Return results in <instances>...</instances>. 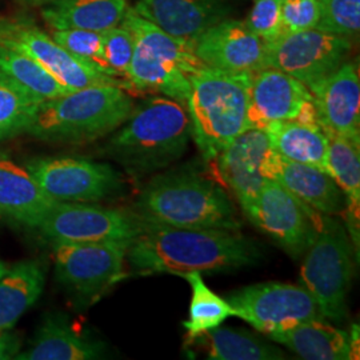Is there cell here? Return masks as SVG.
Instances as JSON below:
<instances>
[{
    "label": "cell",
    "instance_id": "obj_1",
    "mask_svg": "<svg viewBox=\"0 0 360 360\" xmlns=\"http://www.w3.org/2000/svg\"><path fill=\"white\" fill-rule=\"evenodd\" d=\"M257 259V245L238 231L178 229L143 219L126 257L132 269L143 275L179 276L239 270Z\"/></svg>",
    "mask_w": 360,
    "mask_h": 360
},
{
    "label": "cell",
    "instance_id": "obj_2",
    "mask_svg": "<svg viewBox=\"0 0 360 360\" xmlns=\"http://www.w3.org/2000/svg\"><path fill=\"white\" fill-rule=\"evenodd\" d=\"M143 220L193 230L239 231L240 220L231 198L195 169L178 168L155 175L136 200Z\"/></svg>",
    "mask_w": 360,
    "mask_h": 360
},
{
    "label": "cell",
    "instance_id": "obj_3",
    "mask_svg": "<svg viewBox=\"0 0 360 360\" xmlns=\"http://www.w3.org/2000/svg\"><path fill=\"white\" fill-rule=\"evenodd\" d=\"M191 138V122L184 104L168 96H155L132 108L107 143L105 153L132 176L143 178L179 160Z\"/></svg>",
    "mask_w": 360,
    "mask_h": 360
},
{
    "label": "cell",
    "instance_id": "obj_4",
    "mask_svg": "<svg viewBox=\"0 0 360 360\" xmlns=\"http://www.w3.org/2000/svg\"><path fill=\"white\" fill-rule=\"evenodd\" d=\"M132 108L124 89L91 86L43 102L27 134L51 144H87L119 129Z\"/></svg>",
    "mask_w": 360,
    "mask_h": 360
},
{
    "label": "cell",
    "instance_id": "obj_5",
    "mask_svg": "<svg viewBox=\"0 0 360 360\" xmlns=\"http://www.w3.org/2000/svg\"><path fill=\"white\" fill-rule=\"evenodd\" d=\"M252 72H230L208 65L190 77L186 101L191 135L205 159L221 150L247 129Z\"/></svg>",
    "mask_w": 360,
    "mask_h": 360
},
{
    "label": "cell",
    "instance_id": "obj_6",
    "mask_svg": "<svg viewBox=\"0 0 360 360\" xmlns=\"http://www.w3.org/2000/svg\"><path fill=\"white\" fill-rule=\"evenodd\" d=\"M120 23L134 37L126 77L129 90L160 92L186 104L190 77L206 65L195 55L193 41L169 35L129 7Z\"/></svg>",
    "mask_w": 360,
    "mask_h": 360
},
{
    "label": "cell",
    "instance_id": "obj_7",
    "mask_svg": "<svg viewBox=\"0 0 360 360\" xmlns=\"http://www.w3.org/2000/svg\"><path fill=\"white\" fill-rule=\"evenodd\" d=\"M355 272V248L347 229L323 215L322 227L304 254L300 279L321 315L331 322L347 318L348 294Z\"/></svg>",
    "mask_w": 360,
    "mask_h": 360
},
{
    "label": "cell",
    "instance_id": "obj_8",
    "mask_svg": "<svg viewBox=\"0 0 360 360\" xmlns=\"http://www.w3.org/2000/svg\"><path fill=\"white\" fill-rule=\"evenodd\" d=\"M349 50L351 39L316 28L284 32L264 43V68L283 71L311 90L345 63Z\"/></svg>",
    "mask_w": 360,
    "mask_h": 360
},
{
    "label": "cell",
    "instance_id": "obj_9",
    "mask_svg": "<svg viewBox=\"0 0 360 360\" xmlns=\"http://www.w3.org/2000/svg\"><path fill=\"white\" fill-rule=\"evenodd\" d=\"M226 300L233 309V316L266 335L283 331L299 323L322 319L314 296L297 284H252L233 291Z\"/></svg>",
    "mask_w": 360,
    "mask_h": 360
},
{
    "label": "cell",
    "instance_id": "obj_10",
    "mask_svg": "<svg viewBox=\"0 0 360 360\" xmlns=\"http://www.w3.org/2000/svg\"><path fill=\"white\" fill-rule=\"evenodd\" d=\"M129 247L120 242H52L56 278L79 299H96L122 279Z\"/></svg>",
    "mask_w": 360,
    "mask_h": 360
},
{
    "label": "cell",
    "instance_id": "obj_11",
    "mask_svg": "<svg viewBox=\"0 0 360 360\" xmlns=\"http://www.w3.org/2000/svg\"><path fill=\"white\" fill-rule=\"evenodd\" d=\"M142 227L135 212L89 206L75 202H56L34 230L51 242H120L131 245Z\"/></svg>",
    "mask_w": 360,
    "mask_h": 360
},
{
    "label": "cell",
    "instance_id": "obj_12",
    "mask_svg": "<svg viewBox=\"0 0 360 360\" xmlns=\"http://www.w3.org/2000/svg\"><path fill=\"white\" fill-rule=\"evenodd\" d=\"M243 214L292 257L307 252L322 227V214L304 205L274 179L266 181Z\"/></svg>",
    "mask_w": 360,
    "mask_h": 360
},
{
    "label": "cell",
    "instance_id": "obj_13",
    "mask_svg": "<svg viewBox=\"0 0 360 360\" xmlns=\"http://www.w3.org/2000/svg\"><path fill=\"white\" fill-rule=\"evenodd\" d=\"M25 167L44 193L58 202L95 203L120 193L123 187L119 172L110 165L89 159L34 158Z\"/></svg>",
    "mask_w": 360,
    "mask_h": 360
},
{
    "label": "cell",
    "instance_id": "obj_14",
    "mask_svg": "<svg viewBox=\"0 0 360 360\" xmlns=\"http://www.w3.org/2000/svg\"><path fill=\"white\" fill-rule=\"evenodd\" d=\"M0 44L25 52L34 58L70 91L104 84L119 86L124 90L127 89L124 80L101 72L59 46L38 27L30 23L0 19Z\"/></svg>",
    "mask_w": 360,
    "mask_h": 360
},
{
    "label": "cell",
    "instance_id": "obj_15",
    "mask_svg": "<svg viewBox=\"0 0 360 360\" xmlns=\"http://www.w3.org/2000/svg\"><path fill=\"white\" fill-rule=\"evenodd\" d=\"M285 120L319 124L309 87L270 67L252 72L247 129H266L270 123Z\"/></svg>",
    "mask_w": 360,
    "mask_h": 360
},
{
    "label": "cell",
    "instance_id": "obj_16",
    "mask_svg": "<svg viewBox=\"0 0 360 360\" xmlns=\"http://www.w3.org/2000/svg\"><path fill=\"white\" fill-rule=\"evenodd\" d=\"M275 156L269 134L263 129H247L217 156L223 181L245 212L267 180Z\"/></svg>",
    "mask_w": 360,
    "mask_h": 360
},
{
    "label": "cell",
    "instance_id": "obj_17",
    "mask_svg": "<svg viewBox=\"0 0 360 360\" xmlns=\"http://www.w3.org/2000/svg\"><path fill=\"white\" fill-rule=\"evenodd\" d=\"M316 120L327 136L360 146V80L358 67L343 63L311 89Z\"/></svg>",
    "mask_w": 360,
    "mask_h": 360
},
{
    "label": "cell",
    "instance_id": "obj_18",
    "mask_svg": "<svg viewBox=\"0 0 360 360\" xmlns=\"http://www.w3.org/2000/svg\"><path fill=\"white\" fill-rule=\"evenodd\" d=\"M195 55L211 68L255 72L264 68V41L243 22L223 20L193 40Z\"/></svg>",
    "mask_w": 360,
    "mask_h": 360
},
{
    "label": "cell",
    "instance_id": "obj_19",
    "mask_svg": "<svg viewBox=\"0 0 360 360\" xmlns=\"http://www.w3.org/2000/svg\"><path fill=\"white\" fill-rule=\"evenodd\" d=\"M132 8L169 35L193 41L226 20L229 0H138Z\"/></svg>",
    "mask_w": 360,
    "mask_h": 360
},
{
    "label": "cell",
    "instance_id": "obj_20",
    "mask_svg": "<svg viewBox=\"0 0 360 360\" xmlns=\"http://www.w3.org/2000/svg\"><path fill=\"white\" fill-rule=\"evenodd\" d=\"M271 179L322 215L333 217L345 211L346 199L328 172L294 162L276 154L271 163Z\"/></svg>",
    "mask_w": 360,
    "mask_h": 360
},
{
    "label": "cell",
    "instance_id": "obj_21",
    "mask_svg": "<svg viewBox=\"0 0 360 360\" xmlns=\"http://www.w3.org/2000/svg\"><path fill=\"white\" fill-rule=\"evenodd\" d=\"M58 200L38 184L25 166L0 155V217L34 229Z\"/></svg>",
    "mask_w": 360,
    "mask_h": 360
},
{
    "label": "cell",
    "instance_id": "obj_22",
    "mask_svg": "<svg viewBox=\"0 0 360 360\" xmlns=\"http://www.w3.org/2000/svg\"><path fill=\"white\" fill-rule=\"evenodd\" d=\"M358 335V328L355 336ZM272 342L288 348L302 359L349 360L356 358L354 333L340 330L321 319L299 323L267 335Z\"/></svg>",
    "mask_w": 360,
    "mask_h": 360
},
{
    "label": "cell",
    "instance_id": "obj_23",
    "mask_svg": "<svg viewBox=\"0 0 360 360\" xmlns=\"http://www.w3.org/2000/svg\"><path fill=\"white\" fill-rule=\"evenodd\" d=\"M104 354V345L89 335L82 334L63 318L50 316L40 324L34 340L18 360H91Z\"/></svg>",
    "mask_w": 360,
    "mask_h": 360
},
{
    "label": "cell",
    "instance_id": "obj_24",
    "mask_svg": "<svg viewBox=\"0 0 360 360\" xmlns=\"http://www.w3.org/2000/svg\"><path fill=\"white\" fill-rule=\"evenodd\" d=\"M127 0H52L41 16L53 31L86 30L104 32L120 25Z\"/></svg>",
    "mask_w": 360,
    "mask_h": 360
},
{
    "label": "cell",
    "instance_id": "obj_25",
    "mask_svg": "<svg viewBox=\"0 0 360 360\" xmlns=\"http://www.w3.org/2000/svg\"><path fill=\"white\" fill-rule=\"evenodd\" d=\"M359 144L340 136H328L326 171L339 186L346 199V229L359 254L360 236V154Z\"/></svg>",
    "mask_w": 360,
    "mask_h": 360
},
{
    "label": "cell",
    "instance_id": "obj_26",
    "mask_svg": "<svg viewBox=\"0 0 360 360\" xmlns=\"http://www.w3.org/2000/svg\"><path fill=\"white\" fill-rule=\"evenodd\" d=\"M41 260H25L0 278V333L11 331L41 295L46 284Z\"/></svg>",
    "mask_w": 360,
    "mask_h": 360
},
{
    "label": "cell",
    "instance_id": "obj_27",
    "mask_svg": "<svg viewBox=\"0 0 360 360\" xmlns=\"http://www.w3.org/2000/svg\"><path fill=\"white\" fill-rule=\"evenodd\" d=\"M263 129L269 134L276 154L326 171L328 136L319 124L285 120L270 123Z\"/></svg>",
    "mask_w": 360,
    "mask_h": 360
},
{
    "label": "cell",
    "instance_id": "obj_28",
    "mask_svg": "<svg viewBox=\"0 0 360 360\" xmlns=\"http://www.w3.org/2000/svg\"><path fill=\"white\" fill-rule=\"evenodd\" d=\"M205 342L208 359L212 360H281L285 359L283 349L269 345L245 330L217 327L199 336Z\"/></svg>",
    "mask_w": 360,
    "mask_h": 360
},
{
    "label": "cell",
    "instance_id": "obj_29",
    "mask_svg": "<svg viewBox=\"0 0 360 360\" xmlns=\"http://www.w3.org/2000/svg\"><path fill=\"white\" fill-rule=\"evenodd\" d=\"M0 71L41 103L71 92L34 58L4 44H0Z\"/></svg>",
    "mask_w": 360,
    "mask_h": 360
},
{
    "label": "cell",
    "instance_id": "obj_30",
    "mask_svg": "<svg viewBox=\"0 0 360 360\" xmlns=\"http://www.w3.org/2000/svg\"><path fill=\"white\" fill-rule=\"evenodd\" d=\"M181 278L191 287L190 314L188 319L183 323V327L191 339H198L233 316L230 303L207 285L200 272H188Z\"/></svg>",
    "mask_w": 360,
    "mask_h": 360
},
{
    "label": "cell",
    "instance_id": "obj_31",
    "mask_svg": "<svg viewBox=\"0 0 360 360\" xmlns=\"http://www.w3.org/2000/svg\"><path fill=\"white\" fill-rule=\"evenodd\" d=\"M41 102L0 71V142L25 134Z\"/></svg>",
    "mask_w": 360,
    "mask_h": 360
},
{
    "label": "cell",
    "instance_id": "obj_32",
    "mask_svg": "<svg viewBox=\"0 0 360 360\" xmlns=\"http://www.w3.org/2000/svg\"><path fill=\"white\" fill-rule=\"evenodd\" d=\"M52 39L83 62L92 65L105 75L116 77L107 65L103 50L102 32L86 30H62L53 31ZM119 79V77H117Z\"/></svg>",
    "mask_w": 360,
    "mask_h": 360
},
{
    "label": "cell",
    "instance_id": "obj_33",
    "mask_svg": "<svg viewBox=\"0 0 360 360\" xmlns=\"http://www.w3.org/2000/svg\"><path fill=\"white\" fill-rule=\"evenodd\" d=\"M319 22L316 30L354 38L359 34L360 0H318Z\"/></svg>",
    "mask_w": 360,
    "mask_h": 360
},
{
    "label": "cell",
    "instance_id": "obj_34",
    "mask_svg": "<svg viewBox=\"0 0 360 360\" xmlns=\"http://www.w3.org/2000/svg\"><path fill=\"white\" fill-rule=\"evenodd\" d=\"M102 35L107 65L116 77H122V80L126 82L129 63L134 53V37L131 31L120 23L104 31Z\"/></svg>",
    "mask_w": 360,
    "mask_h": 360
},
{
    "label": "cell",
    "instance_id": "obj_35",
    "mask_svg": "<svg viewBox=\"0 0 360 360\" xmlns=\"http://www.w3.org/2000/svg\"><path fill=\"white\" fill-rule=\"evenodd\" d=\"M282 4L283 0H257L245 26L264 43L281 37L284 34Z\"/></svg>",
    "mask_w": 360,
    "mask_h": 360
},
{
    "label": "cell",
    "instance_id": "obj_36",
    "mask_svg": "<svg viewBox=\"0 0 360 360\" xmlns=\"http://www.w3.org/2000/svg\"><path fill=\"white\" fill-rule=\"evenodd\" d=\"M284 32H299L315 28L319 22L318 0H283Z\"/></svg>",
    "mask_w": 360,
    "mask_h": 360
},
{
    "label": "cell",
    "instance_id": "obj_37",
    "mask_svg": "<svg viewBox=\"0 0 360 360\" xmlns=\"http://www.w3.org/2000/svg\"><path fill=\"white\" fill-rule=\"evenodd\" d=\"M20 342L11 331L0 333V360L13 359L19 352Z\"/></svg>",
    "mask_w": 360,
    "mask_h": 360
},
{
    "label": "cell",
    "instance_id": "obj_38",
    "mask_svg": "<svg viewBox=\"0 0 360 360\" xmlns=\"http://www.w3.org/2000/svg\"><path fill=\"white\" fill-rule=\"evenodd\" d=\"M19 1L26 3V4H30V6H39V4H47V3H50L52 0H19Z\"/></svg>",
    "mask_w": 360,
    "mask_h": 360
},
{
    "label": "cell",
    "instance_id": "obj_39",
    "mask_svg": "<svg viewBox=\"0 0 360 360\" xmlns=\"http://www.w3.org/2000/svg\"><path fill=\"white\" fill-rule=\"evenodd\" d=\"M8 270V267H7V264L6 263H3L1 260H0V278L6 274V271Z\"/></svg>",
    "mask_w": 360,
    "mask_h": 360
}]
</instances>
